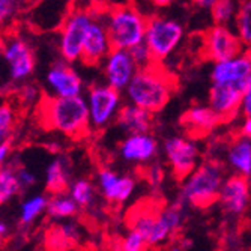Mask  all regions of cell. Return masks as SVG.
Returning a JSON list of instances; mask_svg holds the SVG:
<instances>
[{
	"instance_id": "obj_22",
	"label": "cell",
	"mask_w": 251,
	"mask_h": 251,
	"mask_svg": "<svg viewBox=\"0 0 251 251\" xmlns=\"http://www.w3.org/2000/svg\"><path fill=\"white\" fill-rule=\"evenodd\" d=\"M227 164L236 175L251 176V139L238 137L227 149Z\"/></svg>"
},
{
	"instance_id": "obj_42",
	"label": "cell",
	"mask_w": 251,
	"mask_h": 251,
	"mask_svg": "<svg viewBox=\"0 0 251 251\" xmlns=\"http://www.w3.org/2000/svg\"><path fill=\"white\" fill-rule=\"evenodd\" d=\"M149 2L155 6V8H166V6H170L173 5L177 0H149Z\"/></svg>"
},
{
	"instance_id": "obj_28",
	"label": "cell",
	"mask_w": 251,
	"mask_h": 251,
	"mask_svg": "<svg viewBox=\"0 0 251 251\" xmlns=\"http://www.w3.org/2000/svg\"><path fill=\"white\" fill-rule=\"evenodd\" d=\"M233 25L244 47L251 49V0H242L239 3Z\"/></svg>"
},
{
	"instance_id": "obj_26",
	"label": "cell",
	"mask_w": 251,
	"mask_h": 251,
	"mask_svg": "<svg viewBox=\"0 0 251 251\" xmlns=\"http://www.w3.org/2000/svg\"><path fill=\"white\" fill-rule=\"evenodd\" d=\"M47 204H49V197H45L42 194H36L26 199L20 206V223L23 226L33 224L47 211Z\"/></svg>"
},
{
	"instance_id": "obj_11",
	"label": "cell",
	"mask_w": 251,
	"mask_h": 251,
	"mask_svg": "<svg viewBox=\"0 0 251 251\" xmlns=\"http://www.w3.org/2000/svg\"><path fill=\"white\" fill-rule=\"evenodd\" d=\"M244 44L229 26H212L203 36V53L209 60L220 62L242 54Z\"/></svg>"
},
{
	"instance_id": "obj_34",
	"label": "cell",
	"mask_w": 251,
	"mask_h": 251,
	"mask_svg": "<svg viewBox=\"0 0 251 251\" xmlns=\"http://www.w3.org/2000/svg\"><path fill=\"white\" fill-rule=\"evenodd\" d=\"M20 100L25 104H38L39 102V97H38V89L33 84H25L20 90Z\"/></svg>"
},
{
	"instance_id": "obj_39",
	"label": "cell",
	"mask_w": 251,
	"mask_h": 251,
	"mask_svg": "<svg viewBox=\"0 0 251 251\" xmlns=\"http://www.w3.org/2000/svg\"><path fill=\"white\" fill-rule=\"evenodd\" d=\"M193 248V241L188 239H177L170 245L169 251H191Z\"/></svg>"
},
{
	"instance_id": "obj_3",
	"label": "cell",
	"mask_w": 251,
	"mask_h": 251,
	"mask_svg": "<svg viewBox=\"0 0 251 251\" xmlns=\"http://www.w3.org/2000/svg\"><path fill=\"white\" fill-rule=\"evenodd\" d=\"M185 208L187 204L179 199L159 211L140 208L131 214L129 229L139 230L146 238L149 247L161 245L182 229L187 220Z\"/></svg>"
},
{
	"instance_id": "obj_23",
	"label": "cell",
	"mask_w": 251,
	"mask_h": 251,
	"mask_svg": "<svg viewBox=\"0 0 251 251\" xmlns=\"http://www.w3.org/2000/svg\"><path fill=\"white\" fill-rule=\"evenodd\" d=\"M45 188L50 194L66 193L70 188L68 166L63 158H56L45 169Z\"/></svg>"
},
{
	"instance_id": "obj_41",
	"label": "cell",
	"mask_w": 251,
	"mask_h": 251,
	"mask_svg": "<svg viewBox=\"0 0 251 251\" xmlns=\"http://www.w3.org/2000/svg\"><path fill=\"white\" fill-rule=\"evenodd\" d=\"M217 0H193V3L201 9H211Z\"/></svg>"
},
{
	"instance_id": "obj_36",
	"label": "cell",
	"mask_w": 251,
	"mask_h": 251,
	"mask_svg": "<svg viewBox=\"0 0 251 251\" xmlns=\"http://www.w3.org/2000/svg\"><path fill=\"white\" fill-rule=\"evenodd\" d=\"M241 111L244 116H251V77L242 87V101H241Z\"/></svg>"
},
{
	"instance_id": "obj_2",
	"label": "cell",
	"mask_w": 251,
	"mask_h": 251,
	"mask_svg": "<svg viewBox=\"0 0 251 251\" xmlns=\"http://www.w3.org/2000/svg\"><path fill=\"white\" fill-rule=\"evenodd\" d=\"M176 80L158 63L139 68L132 80L124 90L128 102L148 111H161L170 101Z\"/></svg>"
},
{
	"instance_id": "obj_9",
	"label": "cell",
	"mask_w": 251,
	"mask_h": 251,
	"mask_svg": "<svg viewBox=\"0 0 251 251\" xmlns=\"http://www.w3.org/2000/svg\"><path fill=\"white\" fill-rule=\"evenodd\" d=\"M163 152L173 176L179 180L187 177L200 164V151L196 139H191V137H169L163 145Z\"/></svg>"
},
{
	"instance_id": "obj_32",
	"label": "cell",
	"mask_w": 251,
	"mask_h": 251,
	"mask_svg": "<svg viewBox=\"0 0 251 251\" xmlns=\"http://www.w3.org/2000/svg\"><path fill=\"white\" fill-rule=\"evenodd\" d=\"M20 0H0V27L14 18L18 11Z\"/></svg>"
},
{
	"instance_id": "obj_13",
	"label": "cell",
	"mask_w": 251,
	"mask_h": 251,
	"mask_svg": "<svg viewBox=\"0 0 251 251\" xmlns=\"http://www.w3.org/2000/svg\"><path fill=\"white\" fill-rule=\"evenodd\" d=\"M101 65L105 83L119 92H124L139 70L131 51L122 49H111Z\"/></svg>"
},
{
	"instance_id": "obj_44",
	"label": "cell",
	"mask_w": 251,
	"mask_h": 251,
	"mask_svg": "<svg viewBox=\"0 0 251 251\" xmlns=\"http://www.w3.org/2000/svg\"><path fill=\"white\" fill-rule=\"evenodd\" d=\"M2 50H3V38L0 36V57H2Z\"/></svg>"
},
{
	"instance_id": "obj_15",
	"label": "cell",
	"mask_w": 251,
	"mask_h": 251,
	"mask_svg": "<svg viewBox=\"0 0 251 251\" xmlns=\"http://www.w3.org/2000/svg\"><path fill=\"white\" fill-rule=\"evenodd\" d=\"M97 188L104 200L122 204L132 197L135 191V179L104 167L97 175Z\"/></svg>"
},
{
	"instance_id": "obj_10",
	"label": "cell",
	"mask_w": 251,
	"mask_h": 251,
	"mask_svg": "<svg viewBox=\"0 0 251 251\" xmlns=\"http://www.w3.org/2000/svg\"><path fill=\"white\" fill-rule=\"evenodd\" d=\"M2 59L8 65L9 77L15 83L27 80L36 66V59L30 44L18 35H9L3 38Z\"/></svg>"
},
{
	"instance_id": "obj_43",
	"label": "cell",
	"mask_w": 251,
	"mask_h": 251,
	"mask_svg": "<svg viewBox=\"0 0 251 251\" xmlns=\"http://www.w3.org/2000/svg\"><path fill=\"white\" fill-rule=\"evenodd\" d=\"M8 233H9V229H8L6 223H5V221H2V220H0V239L6 238V236H8Z\"/></svg>"
},
{
	"instance_id": "obj_17",
	"label": "cell",
	"mask_w": 251,
	"mask_h": 251,
	"mask_svg": "<svg viewBox=\"0 0 251 251\" xmlns=\"http://www.w3.org/2000/svg\"><path fill=\"white\" fill-rule=\"evenodd\" d=\"M111 49L113 47H111L104 21L100 15L98 17L95 15L84 38L81 62L86 65H92V66L101 65Z\"/></svg>"
},
{
	"instance_id": "obj_16",
	"label": "cell",
	"mask_w": 251,
	"mask_h": 251,
	"mask_svg": "<svg viewBox=\"0 0 251 251\" xmlns=\"http://www.w3.org/2000/svg\"><path fill=\"white\" fill-rule=\"evenodd\" d=\"M251 77V59L248 53H242L227 60L214 62L211 78L212 83L232 84L242 90L245 83Z\"/></svg>"
},
{
	"instance_id": "obj_29",
	"label": "cell",
	"mask_w": 251,
	"mask_h": 251,
	"mask_svg": "<svg viewBox=\"0 0 251 251\" xmlns=\"http://www.w3.org/2000/svg\"><path fill=\"white\" fill-rule=\"evenodd\" d=\"M239 3H241L239 0H217L214 6L211 8L212 20L215 25L230 26L232 23H235Z\"/></svg>"
},
{
	"instance_id": "obj_45",
	"label": "cell",
	"mask_w": 251,
	"mask_h": 251,
	"mask_svg": "<svg viewBox=\"0 0 251 251\" xmlns=\"http://www.w3.org/2000/svg\"><path fill=\"white\" fill-rule=\"evenodd\" d=\"M248 56H250V59H251V49H248Z\"/></svg>"
},
{
	"instance_id": "obj_5",
	"label": "cell",
	"mask_w": 251,
	"mask_h": 251,
	"mask_svg": "<svg viewBox=\"0 0 251 251\" xmlns=\"http://www.w3.org/2000/svg\"><path fill=\"white\" fill-rule=\"evenodd\" d=\"M113 49L131 50L145 41L148 18L129 5L115 6L101 17Z\"/></svg>"
},
{
	"instance_id": "obj_30",
	"label": "cell",
	"mask_w": 251,
	"mask_h": 251,
	"mask_svg": "<svg viewBox=\"0 0 251 251\" xmlns=\"http://www.w3.org/2000/svg\"><path fill=\"white\" fill-rule=\"evenodd\" d=\"M17 121V108L11 102H0V143L11 142Z\"/></svg>"
},
{
	"instance_id": "obj_19",
	"label": "cell",
	"mask_w": 251,
	"mask_h": 251,
	"mask_svg": "<svg viewBox=\"0 0 251 251\" xmlns=\"http://www.w3.org/2000/svg\"><path fill=\"white\" fill-rule=\"evenodd\" d=\"M124 161L131 164H146L156 156L158 142L151 132L128 134L119 146Z\"/></svg>"
},
{
	"instance_id": "obj_18",
	"label": "cell",
	"mask_w": 251,
	"mask_h": 251,
	"mask_svg": "<svg viewBox=\"0 0 251 251\" xmlns=\"http://www.w3.org/2000/svg\"><path fill=\"white\" fill-rule=\"evenodd\" d=\"M242 101V90L232 84L214 83L209 89L208 105L215 111L221 122L233 119L239 110Z\"/></svg>"
},
{
	"instance_id": "obj_35",
	"label": "cell",
	"mask_w": 251,
	"mask_h": 251,
	"mask_svg": "<svg viewBox=\"0 0 251 251\" xmlns=\"http://www.w3.org/2000/svg\"><path fill=\"white\" fill-rule=\"evenodd\" d=\"M17 176H18V180H20L23 190H25V188H30V187H33L36 184V176H35V173H32L26 167H17Z\"/></svg>"
},
{
	"instance_id": "obj_27",
	"label": "cell",
	"mask_w": 251,
	"mask_h": 251,
	"mask_svg": "<svg viewBox=\"0 0 251 251\" xmlns=\"http://www.w3.org/2000/svg\"><path fill=\"white\" fill-rule=\"evenodd\" d=\"M95 185L86 177L75 179L73 184H70V188H68V194L74 199L80 209L92 206L95 201Z\"/></svg>"
},
{
	"instance_id": "obj_6",
	"label": "cell",
	"mask_w": 251,
	"mask_h": 251,
	"mask_svg": "<svg viewBox=\"0 0 251 251\" xmlns=\"http://www.w3.org/2000/svg\"><path fill=\"white\" fill-rule=\"evenodd\" d=\"M184 38V26L177 20L164 15H152L148 18L145 44L152 56L153 63L166 60Z\"/></svg>"
},
{
	"instance_id": "obj_21",
	"label": "cell",
	"mask_w": 251,
	"mask_h": 251,
	"mask_svg": "<svg viewBox=\"0 0 251 251\" xmlns=\"http://www.w3.org/2000/svg\"><path fill=\"white\" fill-rule=\"evenodd\" d=\"M118 126L125 134H145L152 129V113L134 105L131 102L124 104L116 118Z\"/></svg>"
},
{
	"instance_id": "obj_38",
	"label": "cell",
	"mask_w": 251,
	"mask_h": 251,
	"mask_svg": "<svg viewBox=\"0 0 251 251\" xmlns=\"http://www.w3.org/2000/svg\"><path fill=\"white\" fill-rule=\"evenodd\" d=\"M11 151H12L11 142L0 143V167H3V166L8 164V159H9Z\"/></svg>"
},
{
	"instance_id": "obj_33",
	"label": "cell",
	"mask_w": 251,
	"mask_h": 251,
	"mask_svg": "<svg viewBox=\"0 0 251 251\" xmlns=\"http://www.w3.org/2000/svg\"><path fill=\"white\" fill-rule=\"evenodd\" d=\"M129 51H131V54H132V57H134V60H135V63H137V66H139V68H143V66H148V65L153 63L152 56H151V53H149V50H148L145 42L135 45V47L131 49Z\"/></svg>"
},
{
	"instance_id": "obj_8",
	"label": "cell",
	"mask_w": 251,
	"mask_h": 251,
	"mask_svg": "<svg viewBox=\"0 0 251 251\" xmlns=\"http://www.w3.org/2000/svg\"><path fill=\"white\" fill-rule=\"evenodd\" d=\"M86 104L89 110V121L92 131L107 128L116 121L118 113L122 108V92L115 87L104 84H94L87 89Z\"/></svg>"
},
{
	"instance_id": "obj_20",
	"label": "cell",
	"mask_w": 251,
	"mask_h": 251,
	"mask_svg": "<svg viewBox=\"0 0 251 251\" xmlns=\"http://www.w3.org/2000/svg\"><path fill=\"white\" fill-rule=\"evenodd\" d=\"M221 119L209 105H193L180 118V125L191 139H201L215 131Z\"/></svg>"
},
{
	"instance_id": "obj_37",
	"label": "cell",
	"mask_w": 251,
	"mask_h": 251,
	"mask_svg": "<svg viewBox=\"0 0 251 251\" xmlns=\"http://www.w3.org/2000/svg\"><path fill=\"white\" fill-rule=\"evenodd\" d=\"M163 169L161 166H158V164H152L149 169H148V182H149V185L151 187H158L159 184H161V180H163Z\"/></svg>"
},
{
	"instance_id": "obj_12",
	"label": "cell",
	"mask_w": 251,
	"mask_h": 251,
	"mask_svg": "<svg viewBox=\"0 0 251 251\" xmlns=\"http://www.w3.org/2000/svg\"><path fill=\"white\" fill-rule=\"evenodd\" d=\"M250 201L251 191L248 177L236 173L226 176L217 200L223 212L230 217H241L248 209Z\"/></svg>"
},
{
	"instance_id": "obj_1",
	"label": "cell",
	"mask_w": 251,
	"mask_h": 251,
	"mask_svg": "<svg viewBox=\"0 0 251 251\" xmlns=\"http://www.w3.org/2000/svg\"><path fill=\"white\" fill-rule=\"evenodd\" d=\"M36 118L42 128L71 139H81L92 131L86 98L83 95L70 98L54 95L41 97L36 104Z\"/></svg>"
},
{
	"instance_id": "obj_14",
	"label": "cell",
	"mask_w": 251,
	"mask_h": 251,
	"mask_svg": "<svg viewBox=\"0 0 251 251\" xmlns=\"http://www.w3.org/2000/svg\"><path fill=\"white\" fill-rule=\"evenodd\" d=\"M45 83L50 90V95L70 98L78 97L83 92V80L73 63H68L65 60L53 63L47 75H45Z\"/></svg>"
},
{
	"instance_id": "obj_31",
	"label": "cell",
	"mask_w": 251,
	"mask_h": 251,
	"mask_svg": "<svg viewBox=\"0 0 251 251\" xmlns=\"http://www.w3.org/2000/svg\"><path fill=\"white\" fill-rule=\"evenodd\" d=\"M149 248L146 238L135 229H129L119 242V251H148Z\"/></svg>"
},
{
	"instance_id": "obj_4",
	"label": "cell",
	"mask_w": 251,
	"mask_h": 251,
	"mask_svg": "<svg viewBox=\"0 0 251 251\" xmlns=\"http://www.w3.org/2000/svg\"><path fill=\"white\" fill-rule=\"evenodd\" d=\"M226 172L221 163L215 159L200 163L187 177L182 179L179 200L187 206L209 208L218 200Z\"/></svg>"
},
{
	"instance_id": "obj_25",
	"label": "cell",
	"mask_w": 251,
	"mask_h": 251,
	"mask_svg": "<svg viewBox=\"0 0 251 251\" xmlns=\"http://www.w3.org/2000/svg\"><path fill=\"white\" fill-rule=\"evenodd\" d=\"M23 187L17 176V167L6 164L0 167V206L9 203L15 196L21 193Z\"/></svg>"
},
{
	"instance_id": "obj_40",
	"label": "cell",
	"mask_w": 251,
	"mask_h": 251,
	"mask_svg": "<svg viewBox=\"0 0 251 251\" xmlns=\"http://www.w3.org/2000/svg\"><path fill=\"white\" fill-rule=\"evenodd\" d=\"M241 137L251 139V116H245V119L241 125Z\"/></svg>"
},
{
	"instance_id": "obj_24",
	"label": "cell",
	"mask_w": 251,
	"mask_h": 251,
	"mask_svg": "<svg viewBox=\"0 0 251 251\" xmlns=\"http://www.w3.org/2000/svg\"><path fill=\"white\" fill-rule=\"evenodd\" d=\"M80 206L74 201V199L66 193L60 194H51L47 204V214L53 220H66V218H73L77 215Z\"/></svg>"
},
{
	"instance_id": "obj_7",
	"label": "cell",
	"mask_w": 251,
	"mask_h": 251,
	"mask_svg": "<svg viewBox=\"0 0 251 251\" xmlns=\"http://www.w3.org/2000/svg\"><path fill=\"white\" fill-rule=\"evenodd\" d=\"M94 18L92 12L77 8L63 20L59 30V53L65 62L75 63L81 60L84 38Z\"/></svg>"
}]
</instances>
